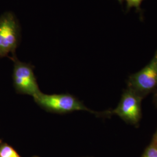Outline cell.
<instances>
[{"label": "cell", "instance_id": "7a4b0ae2", "mask_svg": "<svg viewBox=\"0 0 157 157\" xmlns=\"http://www.w3.org/2000/svg\"><path fill=\"white\" fill-rule=\"evenodd\" d=\"M21 28L15 15L6 12L0 17V58L15 52L21 41Z\"/></svg>", "mask_w": 157, "mask_h": 157}, {"label": "cell", "instance_id": "30bf717a", "mask_svg": "<svg viewBox=\"0 0 157 157\" xmlns=\"http://www.w3.org/2000/svg\"><path fill=\"white\" fill-rule=\"evenodd\" d=\"M154 103L157 105V90L154 92Z\"/></svg>", "mask_w": 157, "mask_h": 157}, {"label": "cell", "instance_id": "7c38bea8", "mask_svg": "<svg viewBox=\"0 0 157 157\" xmlns=\"http://www.w3.org/2000/svg\"></svg>", "mask_w": 157, "mask_h": 157}, {"label": "cell", "instance_id": "8992f818", "mask_svg": "<svg viewBox=\"0 0 157 157\" xmlns=\"http://www.w3.org/2000/svg\"><path fill=\"white\" fill-rule=\"evenodd\" d=\"M0 157H21L14 148L8 144H0Z\"/></svg>", "mask_w": 157, "mask_h": 157}, {"label": "cell", "instance_id": "8fae6325", "mask_svg": "<svg viewBox=\"0 0 157 157\" xmlns=\"http://www.w3.org/2000/svg\"><path fill=\"white\" fill-rule=\"evenodd\" d=\"M118 2L120 3V4L121 5H122L123 4V3H124V0H117Z\"/></svg>", "mask_w": 157, "mask_h": 157}, {"label": "cell", "instance_id": "5b68a950", "mask_svg": "<svg viewBox=\"0 0 157 157\" xmlns=\"http://www.w3.org/2000/svg\"><path fill=\"white\" fill-rule=\"evenodd\" d=\"M12 59L13 61V82L17 92L35 97L41 91L34 73L33 67L29 63L20 61L15 55L13 56Z\"/></svg>", "mask_w": 157, "mask_h": 157}, {"label": "cell", "instance_id": "6da1fadb", "mask_svg": "<svg viewBox=\"0 0 157 157\" xmlns=\"http://www.w3.org/2000/svg\"><path fill=\"white\" fill-rule=\"evenodd\" d=\"M33 98L37 104L48 112L64 114L84 111L97 115H102V112H95L89 109L77 98L70 94H46L40 92Z\"/></svg>", "mask_w": 157, "mask_h": 157}, {"label": "cell", "instance_id": "3957f363", "mask_svg": "<svg viewBox=\"0 0 157 157\" xmlns=\"http://www.w3.org/2000/svg\"><path fill=\"white\" fill-rule=\"evenodd\" d=\"M128 88L143 98L157 90V50L150 62L129 76Z\"/></svg>", "mask_w": 157, "mask_h": 157}, {"label": "cell", "instance_id": "ba28073f", "mask_svg": "<svg viewBox=\"0 0 157 157\" xmlns=\"http://www.w3.org/2000/svg\"><path fill=\"white\" fill-rule=\"evenodd\" d=\"M143 157H157V147L151 144L147 149Z\"/></svg>", "mask_w": 157, "mask_h": 157}, {"label": "cell", "instance_id": "9c48e42d", "mask_svg": "<svg viewBox=\"0 0 157 157\" xmlns=\"http://www.w3.org/2000/svg\"><path fill=\"white\" fill-rule=\"evenodd\" d=\"M152 144L157 147V131H156V132H155V135L154 136Z\"/></svg>", "mask_w": 157, "mask_h": 157}, {"label": "cell", "instance_id": "52a82bcc", "mask_svg": "<svg viewBox=\"0 0 157 157\" xmlns=\"http://www.w3.org/2000/svg\"><path fill=\"white\" fill-rule=\"evenodd\" d=\"M126 4V11L128 12L132 8H135L136 11L138 12L140 15V19L143 18V10L141 8V5L144 0H124Z\"/></svg>", "mask_w": 157, "mask_h": 157}, {"label": "cell", "instance_id": "277c9868", "mask_svg": "<svg viewBox=\"0 0 157 157\" xmlns=\"http://www.w3.org/2000/svg\"><path fill=\"white\" fill-rule=\"evenodd\" d=\"M143 98L133 90L128 88L124 91L116 108L102 112L104 116L116 115L124 121L138 125L141 118V103Z\"/></svg>", "mask_w": 157, "mask_h": 157}]
</instances>
